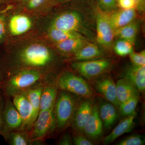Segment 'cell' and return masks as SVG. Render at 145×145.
I'll return each mask as SVG.
<instances>
[{"label":"cell","instance_id":"3957f363","mask_svg":"<svg viewBox=\"0 0 145 145\" xmlns=\"http://www.w3.org/2000/svg\"><path fill=\"white\" fill-rule=\"evenodd\" d=\"M50 27L77 32L89 41H91L93 38V34L82 16L76 11H67L61 13L52 20Z\"/></svg>","mask_w":145,"mask_h":145},{"label":"cell","instance_id":"83f0119b","mask_svg":"<svg viewBox=\"0 0 145 145\" xmlns=\"http://www.w3.org/2000/svg\"><path fill=\"white\" fill-rule=\"evenodd\" d=\"M138 101L139 95H137L120 103L119 108L122 115L127 117L135 113Z\"/></svg>","mask_w":145,"mask_h":145},{"label":"cell","instance_id":"ba28073f","mask_svg":"<svg viewBox=\"0 0 145 145\" xmlns=\"http://www.w3.org/2000/svg\"><path fill=\"white\" fill-rule=\"evenodd\" d=\"M3 125L1 135L5 140L10 133L20 129L22 119L12 99L5 96L3 112Z\"/></svg>","mask_w":145,"mask_h":145},{"label":"cell","instance_id":"ab89813d","mask_svg":"<svg viewBox=\"0 0 145 145\" xmlns=\"http://www.w3.org/2000/svg\"><path fill=\"white\" fill-rule=\"evenodd\" d=\"M57 1L59 2H63L67 1H69V0H57Z\"/></svg>","mask_w":145,"mask_h":145},{"label":"cell","instance_id":"30bf717a","mask_svg":"<svg viewBox=\"0 0 145 145\" xmlns=\"http://www.w3.org/2000/svg\"><path fill=\"white\" fill-rule=\"evenodd\" d=\"M11 99L22 118V123L20 130L30 132L34 122L31 104L23 92L16 94Z\"/></svg>","mask_w":145,"mask_h":145},{"label":"cell","instance_id":"6da1fadb","mask_svg":"<svg viewBox=\"0 0 145 145\" xmlns=\"http://www.w3.org/2000/svg\"><path fill=\"white\" fill-rule=\"evenodd\" d=\"M54 53L48 47L34 43L25 47L9 60V74L25 69H34L48 72L54 64Z\"/></svg>","mask_w":145,"mask_h":145},{"label":"cell","instance_id":"5b68a950","mask_svg":"<svg viewBox=\"0 0 145 145\" xmlns=\"http://www.w3.org/2000/svg\"><path fill=\"white\" fill-rule=\"evenodd\" d=\"M56 128L54 107L39 112L29 132L34 144L41 143L43 140Z\"/></svg>","mask_w":145,"mask_h":145},{"label":"cell","instance_id":"484cf974","mask_svg":"<svg viewBox=\"0 0 145 145\" xmlns=\"http://www.w3.org/2000/svg\"><path fill=\"white\" fill-rule=\"evenodd\" d=\"M48 35L50 38L55 43L71 39L83 38L86 39L80 34L77 32L51 27H50L48 30Z\"/></svg>","mask_w":145,"mask_h":145},{"label":"cell","instance_id":"ffe728a7","mask_svg":"<svg viewBox=\"0 0 145 145\" xmlns=\"http://www.w3.org/2000/svg\"><path fill=\"white\" fill-rule=\"evenodd\" d=\"M45 81L39 83L23 92L29 101L33 108L34 122L40 112L41 96Z\"/></svg>","mask_w":145,"mask_h":145},{"label":"cell","instance_id":"9c48e42d","mask_svg":"<svg viewBox=\"0 0 145 145\" xmlns=\"http://www.w3.org/2000/svg\"><path fill=\"white\" fill-rule=\"evenodd\" d=\"M110 60L99 59L73 62L71 67L75 71L88 79L98 77L108 70L111 66Z\"/></svg>","mask_w":145,"mask_h":145},{"label":"cell","instance_id":"cb8c5ba5","mask_svg":"<svg viewBox=\"0 0 145 145\" xmlns=\"http://www.w3.org/2000/svg\"><path fill=\"white\" fill-rule=\"evenodd\" d=\"M5 140L10 145H34L29 132L22 130L10 133Z\"/></svg>","mask_w":145,"mask_h":145},{"label":"cell","instance_id":"d6a6232c","mask_svg":"<svg viewBox=\"0 0 145 145\" xmlns=\"http://www.w3.org/2000/svg\"><path fill=\"white\" fill-rule=\"evenodd\" d=\"M72 144L75 145H91L93 144L84 135L80 134H75L72 137Z\"/></svg>","mask_w":145,"mask_h":145},{"label":"cell","instance_id":"60d3db41","mask_svg":"<svg viewBox=\"0 0 145 145\" xmlns=\"http://www.w3.org/2000/svg\"><path fill=\"white\" fill-rule=\"evenodd\" d=\"M7 0H0V4L5 2Z\"/></svg>","mask_w":145,"mask_h":145},{"label":"cell","instance_id":"e0dca14e","mask_svg":"<svg viewBox=\"0 0 145 145\" xmlns=\"http://www.w3.org/2000/svg\"><path fill=\"white\" fill-rule=\"evenodd\" d=\"M136 115L135 113L127 116L126 118L120 122L112 131L104 138V144H110L121 135L131 132L135 125L134 121Z\"/></svg>","mask_w":145,"mask_h":145},{"label":"cell","instance_id":"ac0fdd59","mask_svg":"<svg viewBox=\"0 0 145 145\" xmlns=\"http://www.w3.org/2000/svg\"><path fill=\"white\" fill-rule=\"evenodd\" d=\"M103 55V52L97 44L88 42L73 54L72 59L74 62L89 61L99 59Z\"/></svg>","mask_w":145,"mask_h":145},{"label":"cell","instance_id":"e575fe53","mask_svg":"<svg viewBox=\"0 0 145 145\" xmlns=\"http://www.w3.org/2000/svg\"><path fill=\"white\" fill-rule=\"evenodd\" d=\"M47 0H28L27 7L29 9H34L41 6Z\"/></svg>","mask_w":145,"mask_h":145},{"label":"cell","instance_id":"8fae6325","mask_svg":"<svg viewBox=\"0 0 145 145\" xmlns=\"http://www.w3.org/2000/svg\"><path fill=\"white\" fill-rule=\"evenodd\" d=\"M92 107V101L88 99L77 108L71 121L73 129L78 132H84V127L91 114Z\"/></svg>","mask_w":145,"mask_h":145},{"label":"cell","instance_id":"603a6c76","mask_svg":"<svg viewBox=\"0 0 145 145\" xmlns=\"http://www.w3.org/2000/svg\"><path fill=\"white\" fill-rule=\"evenodd\" d=\"M89 41L83 38L71 39L56 43V47L59 51L66 54H74Z\"/></svg>","mask_w":145,"mask_h":145},{"label":"cell","instance_id":"f546056e","mask_svg":"<svg viewBox=\"0 0 145 145\" xmlns=\"http://www.w3.org/2000/svg\"><path fill=\"white\" fill-rule=\"evenodd\" d=\"M129 55L133 65L139 66L145 65V50L140 52H136L133 51Z\"/></svg>","mask_w":145,"mask_h":145},{"label":"cell","instance_id":"d590c367","mask_svg":"<svg viewBox=\"0 0 145 145\" xmlns=\"http://www.w3.org/2000/svg\"><path fill=\"white\" fill-rule=\"evenodd\" d=\"M58 144L60 145H71L72 144V137L68 132L66 133L60 140Z\"/></svg>","mask_w":145,"mask_h":145},{"label":"cell","instance_id":"2e32d148","mask_svg":"<svg viewBox=\"0 0 145 145\" xmlns=\"http://www.w3.org/2000/svg\"><path fill=\"white\" fill-rule=\"evenodd\" d=\"M84 132L89 137L96 139L102 135L103 122L99 115V110L96 105L92 107L91 114L84 127Z\"/></svg>","mask_w":145,"mask_h":145},{"label":"cell","instance_id":"d6986e66","mask_svg":"<svg viewBox=\"0 0 145 145\" xmlns=\"http://www.w3.org/2000/svg\"><path fill=\"white\" fill-rule=\"evenodd\" d=\"M116 86L117 99L120 104L133 96L139 95L137 88L126 78H122L117 81Z\"/></svg>","mask_w":145,"mask_h":145},{"label":"cell","instance_id":"8d00e7d4","mask_svg":"<svg viewBox=\"0 0 145 145\" xmlns=\"http://www.w3.org/2000/svg\"><path fill=\"white\" fill-rule=\"evenodd\" d=\"M5 80V77L3 74L2 71L0 66V101L3 99L5 96L3 91V87Z\"/></svg>","mask_w":145,"mask_h":145},{"label":"cell","instance_id":"9a60e30c","mask_svg":"<svg viewBox=\"0 0 145 145\" xmlns=\"http://www.w3.org/2000/svg\"><path fill=\"white\" fill-rule=\"evenodd\" d=\"M7 26L12 36H19L26 33L31 28L32 22L28 16L18 14L10 18Z\"/></svg>","mask_w":145,"mask_h":145},{"label":"cell","instance_id":"4fadbf2b","mask_svg":"<svg viewBox=\"0 0 145 145\" xmlns=\"http://www.w3.org/2000/svg\"><path fill=\"white\" fill-rule=\"evenodd\" d=\"M53 82L50 78L44 82L41 96L40 111L54 107L58 95V87L57 82Z\"/></svg>","mask_w":145,"mask_h":145},{"label":"cell","instance_id":"7a4b0ae2","mask_svg":"<svg viewBox=\"0 0 145 145\" xmlns=\"http://www.w3.org/2000/svg\"><path fill=\"white\" fill-rule=\"evenodd\" d=\"M48 72L25 69L10 73L6 77L3 87L4 95L12 98L50 78Z\"/></svg>","mask_w":145,"mask_h":145},{"label":"cell","instance_id":"4316f807","mask_svg":"<svg viewBox=\"0 0 145 145\" xmlns=\"http://www.w3.org/2000/svg\"><path fill=\"white\" fill-rule=\"evenodd\" d=\"M134 43L125 39H119L114 43L113 48L115 53L121 57L129 55L133 51Z\"/></svg>","mask_w":145,"mask_h":145},{"label":"cell","instance_id":"836d02e7","mask_svg":"<svg viewBox=\"0 0 145 145\" xmlns=\"http://www.w3.org/2000/svg\"><path fill=\"white\" fill-rule=\"evenodd\" d=\"M117 6L121 9H135V3L134 0H117Z\"/></svg>","mask_w":145,"mask_h":145},{"label":"cell","instance_id":"5bb4252c","mask_svg":"<svg viewBox=\"0 0 145 145\" xmlns=\"http://www.w3.org/2000/svg\"><path fill=\"white\" fill-rule=\"evenodd\" d=\"M96 89L114 106L119 107V103L117 95L116 84L109 78L97 81L95 84Z\"/></svg>","mask_w":145,"mask_h":145},{"label":"cell","instance_id":"4dcf8cb0","mask_svg":"<svg viewBox=\"0 0 145 145\" xmlns=\"http://www.w3.org/2000/svg\"><path fill=\"white\" fill-rule=\"evenodd\" d=\"M144 137L140 135H135L130 136L122 140L119 145H143L144 144Z\"/></svg>","mask_w":145,"mask_h":145},{"label":"cell","instance_id":"74e56055","mask_svg":"<svg viewBox=\"0 0 145 145\" xmlns=\"http://www.w3.org/2000/svg\"><path fill=\"white\" fill-rule=\"evenodd\" d=\"M4 101L5 96L3 99L0 101V135H1V133L3 128V112L4 105Z\"/></svg>","mask_w":145,"mask_h":145},{"label":"cell","instance_id":"1f68e13d","mask_svg":"<svg viewBox=\"0 0 145 145\" xmlns=\"http://www.w3.org/2000/svg\"><path fill=\"white\" fill-rule=\"evenodd\" d=\"M7 20L4 13L0 12V43L3 41L7 34Z\"/></svg>","mask_w":145,"mask_h":145},{"label":"cell","instance_id":"7402d4cb","mask_svg":"<svg viewBox=\"0 0 145 145\" xmlns=\"http://www.w3.org/2000/svg\"><path fill=\"white\" fill-rule=\"evenodd\" d=\"M100 118L107 129L110 127L118 118V113L114 105L110 103L101 104L99 110Z\"/></svg>","mask_w":145,"mask_h":145},{"label":"cell","instance_id":"f35d334b","mask_svg":"<svg viewBox=\"0 0 145 145\" xmlns=\"http://www.w3.org/2000/svg\"><path fill=\"white\" fill-rule=\"evenodd\" d=\"M135 9L139 11H144L145 8V0H134Z\"/></svg>","mask_w":145,"mask_h":145},{"label":"cell","instance_id":"7c38bea8","mask_svg":"<svg viewBox=\"0 0 145 145\" xmlns=\"http://www.w3.org/2000/svg\"><path fill=\"white\" fill-rule=\"evenodd\" d=\"M108 14L110 22L114 31L135 20L137 13L135 8L120 9Z\"/></svg>","mask_w":145,"mask_h":145},{"label":"cell","instance_id":"44dd1931","mask_svg":"<svg viewBox=\"0 0 145 145\" xmlns=\"http://www.w3.org/2000/svg\"><path fill=\"white\" fill-rule=\"evenodd\" d=\"M125 78L129 80L138 90L144 92L145 89V65H133L126 72Z\"/></svg>","mask_w":145,"mask_h":145},{"label":"cell","instance_id":"f1b7e54d","mask_svg":"<svg viewBox=\"0 0 145 145\" xmlns=\"http://www.w3.org/2000/svg\"><path fill=\"white\" fill-rule=\"evenodd\" d=\"M98 7L104 13L110 14L117 10V0H97Z\"/></svg>","mask_w":145,"mask_h":145},{"label":"cell","instance_id":"277c9868","mask_svg":"<svg viewBox=\"0 0 145 145\" xmlns=\"http://www.w3.org/2000/svg\"><path fill=\"white\" fill-rule=\"evenodd\" d=\"M74 95L63 90L57 95L54 106L56 128H63L71 121L77 108Z\"/></svg>","mask_w":145,"mask_h":145},{"label":"cell","instance_id":"52a82bcc","mask_svg":"<svg viewBox=\"0 0 145 145\" xmlns=\"http://www.w3.org/2000/svg\"><path fill=\"white\" fill-rule=\"evenodd\" d=\"M95 15L96 41L102 47L110 49L114 43L115 31L110 22L108 14L103 12L97 7Z\"/></svg>","mask_w":145,"mask_h":145},{"label":"cell","instance_id":"8992f818","mask_svg":"<svg viewBox=\"0 0 145 145\" xmlns=\"http://www.w3.org/2000/svg\"><path fill=\"white\" fill-rule=\"evenodd\" d=\"M57 84L60 90L68 91L76 96L89 99L93 95L91 89L85 81L69 71L61 74L57 80Z\"/></svg>","mask_w":145,"mask_h":145},{"label":"cell","instance_id":"d4e9b609","mask_svg":"<svg viewBox=\"0 0 145 145\" xmlns=\"http://www.w3.org/2000/svg\"><path fill=\"white\" fill-rule=\"evenodd\" d=\"M139 27V23L134 20L115 31V37L135 43Z\"/></svg>","mask_w":145,"mask_h":145},{"label":"cell","instance_id":"b9f144b4","mask_svg":"<svg viewBox=\"0 0 145 145\" xmlns=\"http://www.w3.org/2000/svg\"><path fill=\"white\" fill-rule=\"evenodd\" d=\"M24 1H26V0H24ZM28 1V0H27Z\"/></svg>","mask_w":145,"mask_h":145}]
</instances>
